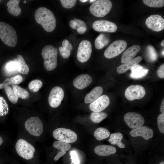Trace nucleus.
Returning a JSON list of instances; mask_svg holds the SVG:
<instances>
[{"label":"nucleus","instance_id":"f257e3e1","mask_svg":"<svg viewBox=\"0 0 164 164\" xmlns=\"http://www.w3.org/2000/svg\"><path fill=\"white\" fill-rule=\"evenodd\" d=\"M34 17L36 22L46 32H50L55 29L56 21L53 12L49 9L41 7L36 11Z\"/></svg>","mask_w":164,"mask_h":164},{"label":"nucleus","instance_id":"f03ea898","mask_svg":"<svg viewBox=\"0 0 164 164\" xmlns=\"http://www.w3.org/2000/svg\"><path fill=\"white\" fill-rule=\"evenodd\" d=\"M57 48L51 45H46L43 49L41 55L44 59L45 69L51 71L55 69L57 64Z\"/></svg>","mask_w":164,"mask_h":164},{"label":"nucleus","instance_id":"7ed1b4c3","mask_svg":"<svg viewBox=\"0 0 164 164\" xmlns=\"http://www.w3.org/2000/svg\"><path fill=\"white\" fill-rule=\"evenodd\" d=\"M0 38L7 46L14 47L17 38L15 30L11 26L4 22H0Z\"/></svg>","mask_w":164,"mask_h":164},{"label":"nucleus","instance_id":"20e7f679","mask_svg":"<svg viewBox=\"0 0 164 164\" xmlns=\"http://www.w3.org/2000/svg\"><path fill=\"white\" fill-rule=\"evenodd\" d=\"M112 7L111 1L109 0H96L90 6L91 13L97 17H102L108 14Z\"/></svg>","mask_w":164,"mask_h":164},{"label":"nucleus","instance_id":"39448f33","mask_svg":"<svg viewBox=\"0 0 164 164\" xmlns=\"http://www.w3.org/2000/svg\"><path fill=\"white\" fill-rule=\"evenodd\" d=\"M15 149L18 154L21 157L26 160H30L33 159L35 152L34 146L26 140L20 139L17 142Z\"/></svg>","mask_w":164,"mask_h":164},{"label":"nucleus","instance_id":"423d86ee","mask_svg":"<svg viewBox=\"0 0 164 164\" xmlns=\"http://www.w3.org/2000/svg\"><path fill=\"white\" fill-rule=\"evenodd\" d=\"M25 126L28 132L35 136H40L43 131V124L38 117L28 118L25 122Z\"/></svg>","mask_w":164,"mask_h":164},{"label":"nucleus","instance_id":"0eeeda50","mask_svg":"<svg viewBox=\"0 0 164 164\" xmlns=\"http://www.w3.org/2000/svg\"><path fill=\"white\" fill-rule=\"evenodd\" d=\"M53 136L56 139L68 143L75 142L77 139L75 132L70 129L64 128L56 129L53 132Z\"/></svg>","mask_w":164,"mask_h":164},{"label":"nucleus","instance_id":"6e6552de","mask_svg":"<svg viewBox=\"0 0 164 164\" xmlns=\"http://www.w3.org/2000/svg\"><path fill=\"white\" fill-rule=\"evenodd\" d=\"M127 46L126 42L123 40H116L112 43L104 53V56L108 59L114 58L122 53Z\"/></svg>","mask_w":164,"mask_h":164},{"label":"nucleus","instance_id":"1a4fd4ad","mask_svg":"<svg viewBox=\"0 0 164 164\" xmlns=\"http://www.w3.org/2000/svg\"><path fill=\"white\" fill-rule=\"evenodd\" d=\"M92 52L91 43L88 40H84L80 43L77 52L78 60L81 63L87 61L90 58Z\"/></svg>","mask_w":164,"mask_h":164},{"label":"nucleus","instance_id":"9d476101","mask_svg":"<svg viewBox=\"0 0 164 164\" xmlns=\"http://www.w3.org/2000/svg\"><path fill=\"white\" fill-rule=\"evenodd\" d=\"M145 94V88L138 84L133 85L129 86L126 88L125 92V97L130 101L141 99L144 97Z\"/></svg>","mask_w":164,"mask_h":164},{"label":"nucleus","instance_id":"9b49d317","mask_svg":"<svg viewBox=\"0 0 164 164\" xmlns=\"http://www.w3.org/2000/svg\"><path fill=\"white\" fill-rule=\"evenodd\" d=\"M124 121L130 128L135 129L142 126L145 123L143 116L139 113L134 112H128L124 116Z\"/></svg>","mask_w":164,"mask_h":164},{"label":"nucleus","instance_id":"f8f14e48","mask_svg":"<svg viewBox=\"0 0 164 164\" xmlns=\"http://www.w3.org/2000/svg\"><path fill=\"white\" fill-rule=\"evenodd\" d=\"M64 95L63 90L60 87L56 86L51 91L48 97V102L52 107L56 108L61 104Z\"/></svg>","mask_w":164,"mask_h":164},{"label":"nucleus","instance_id":"ddd939ff","mask_svg":"<svg viewBox=\"0 0 164 164\" xmlns=\"http://www.w3.org/2000/svg\"><path fill=\"white\" fill-rule=\"evenodd\" d=\"M145 24L149 29L156 32H159L164 29V19L159 15L149 16L146 19Z\"/></svg>","mask_w":164,"mask_h":164},{"label":"nucleus","instance_id":"4468645a","mask_svg":"<svg viewBox=\"0 0 164 164\" xmlns=\"http://www.w3.org/2000/svg\"><path fill=\"white\" fill-rule=\"evenodd\" d=\"M93 29L99 32H114L117 29V26L114 23L104 20H97L92 24Z\"/></svg>","mask_w":164,"mask_h":164},{"label":"nucleus","instance_id":"2eb2a0df","mask_svg":"<svg viewBox=\"0 0 164 164\" xmlns=\"http://www.w3.org/2000/svg\"><path fill=\"white\" fill-rule=\"evenodd\" d=\"M110 99L107 95L100 96L96 100L91 103L89 106L90 109L94 112H100L104 110L109 105Z\"/></svg>","mask_w":164,"mask_h":164},{"label":"nucleus","instance_id":"dca6fc26","mask_svg":"<svg viewBox=\"0 0 164 164\" xmlns=\"http://www.w3.org/2000/svg\"><path fill=\"white\" fill-rule=\"evenodd\" d=\"M133 137L140 136L145 140L152 138L154 135L153 130L146 126H142L131 130L129 133Z\"/></svg>","mask_w":164,"mask_h":164},{"label":"nucleus","instance_id":"f3484780","mask_svg":"<svg viewBox=\"0 0 164 164\" xmlns=\"http://www.w3.org/2000/svg\"><path fill=\"white\" fill-rule=\"evenodd\" d=\"M91 77L87 74H81L78 76L73 81V84L76 88L81 90L88 86L92 82Z\"/></svg>","mask_w":164,"mask_h":164},{"label":"nucleus","instance_id":"a211bd4d","mask_svg":"<svg viewBox=\"0 0 164 164\" xmlns=\"http://www.w3.org/2000/svg\"><path fill=\"white\" fill-rule=\"evenodd\" d=\"M141 47L138 45H134L128 48L123 53L121 61L124 63L133 59L141 50Z\"/></svg>","mask_w":164,"mask_h":164},{"label":"nucleus","instance_id":"6ab92c4d","mask_svg":"<svg viewBox=\"0 0 164 164\" xmlns=\"http://www.w3.org/2000/svg\"><path fill=\"white\" fill-rule=\"evenodd\" d=\"M116 151V149L114 147L107 145H97L94 150L95 153L101 156H106L114 154Z\"/></svg>","mask_w":164,"mask_h":164},{"label":"nucleus","instance_id":"aec40b11","mask_svg":"<svg viewBox=\"0 0 164 164\" xmlns=\"http://www.w3.org/2000/svg\"><path fill=\"white\" fill-rule=\"evenodd\" d=\"M130 77L134 79H138L145 76L149 70L144 68L139 64H137L131 69Z\"/></svg>","mask_w":164,"mask_h":164},{"label":"nucleus","instance_id":"412c9836","mask_svg":"<svg viewBox=\"0 0 164 164\" xmlns=\"http://www.w3.org/2000/svg\"><path fill=\"white\" fill-rule=\"evenodd\" d=\"M142 57L139 56L131 60L120 65L117 68V71L119 73H122L138 64L142 60Z\"/></svg>","mask_w":164,"mask_h":164},{"label":"nucleus","instance_id":"4be33fe9","mask_svg":"<svg viewBox=\"0 0 164 164\" xmlns=\"http://www.w3.org/2000/svg\"><path fill=\"white\" fill-rule=\"evenodd\" d=\"M103 91L102 87L101 86L95 87L86 95L84 98V102L88 104L93 102L101 96Z\"/></svg>","mask_w":164,"mask_h":164},{"label":"nucleus","instance_id":"5701e85b","mask_svg":"<svg viewBox=\"0 0 164 164\" xmlns=\"http://www.w3.org/2000/svg\"><path fill=\"white\" fill-rule=\"evenodd\" d=\"M20 1L19 0H10L7 3L8 11L13 16H18L21 13V9L19 5Z\"/></svg>","mask_w":164,"mask_h":164},{"label":"nucleus","instance_id":"b1692460","mask_svg":"<svg viewBox=\"0 0 164 164\" xmlns=\"http://www.w3.org/2000/svg\"><path fill=\"white\" fill-rule=\"evenodd\" d=\"M14 61L17 63V70L19 73L25 74H27L28 73L29 71V67L22 55H17V58H15Z\"/></svg>","mask_w":164,"mask_h":164},{"label":"nucleus","instance_id":"393cba45","mask_svg":"<svg viewBox=\"0 0 164 164\" xmlns=\"http://www.w3.org/2000/svg\"><path fill=\"white\" fill-rule=\"evenodd\" d=\"M23 78L21 76L18 75L9 79L6 78L2 83L0 84V89L5 88L11 85H17L21 83Z\"/></svg>","mask_w":164,"mask_h":164},{"label":"nucleus","instance_id":"a878e982","mask_svg":"<svg viewBox=\"0 0 164 164\" xmlns=\"http://www.w3.org/2000/svg\"><path fill=\"white\" fill-rule=\"evenodd\" d=\"M123 138L122 134L120 132L112 133L110 136L108 142L112 145H116L120 148H124L125 145L121 142Z\"/></svg>","mask_w":164,"mask_h":164},{"label":"nucleus","instance_id":"bb28decb","mask_svg":"<svg viewBox=\"0 0 164 164\" xmlns=\"http://www.w3.org/2000/svg\"><path fill=\"white\" fill-rule=\"evenodd\" d=\"M110 135L109 131L107 128L99 127L97 128L94 132V136L99 141H101L108 138Z\"/></svg>","mask_w":164,"mask_h":164},{"label":"nucleus","instance_id":"cd10ccee","mask_svg":"<svg viewBox=\"0 0 164 164\" xmlns=\"http://www.w3.org/2000/svg\"><path fill=\"white\" fill-rule=\"evenodd\" d=\"M109 43V39L104 34H101L95 40V46L97 49H101L107 45Z\"/></svg>","mask_w":164,"mask_h":164},{"label":"nucleus","instance_id":"c85d7f7f","mask_svg":"<svg viewBox=\"0 0 164 164\" xmlns=\"http://www.w3.org/2000/svg\"><path fill=\"white\" fill-rule=\"evenodd\" d=\"M12 86L13 91L18 97L24 99L29 97V93L26 90L17 85H12Z\"/></svg>","mask_w":164,"mask_h":164},{"label":"nucleus","instance_id":"c756f323","mask_svg":"<svg viewBox=\"0 0 164 164\" xmlns=\"http://www.w3.org/2000/svg\"><path fill=\"white\" fill-rule=\"evenodd\" d=\"M107 116V114L104 112H93L91 114L90 117L93 122L98 123L106 118Z\"/></svg>","mask_w":164,"mask_h":164},{"label":"nucleus","instance_id":"7c9ffc66","mask_svg":"<svg viewBox=\"0 0 164 164\" xmlns=\"http://www.w3.org/2000/svg\"><path fill=\"white\" fill-rule=\"evenodd\" d=\"M6 95L10 101L13 104H16L18 100V97L10 86H7L5 88Z\"/></svg>","mask_w":164,"mask_h":164},{"label":"nucleus","instance_id":"2f4dec72","mask_svg":"<svg viewBox=\"0 0 164 164\" xmlns=\"http://www.w3.org/2000/svg\"><path fill=\"white\" fill-rule=\"evenodd\" d=\"M146 51L148 57L150 61L154 62L157 60L158 55L153 46L151 45L147 46Z\"/></svg>","mask_w":164,"mask_h":164},{"label":"nucleus","instance_id":"473e14b6","mask_svg":"<svg viewBox=\"0 0 164 164\" xmlns=\"http://www.w3.org/2000/svg\"><path fill=\"white\" fill-rule=\"evenodd\" d=\"M43 86V83L39 80L36 79L30 81L28 84L29 90L33 92H37Z\"/></svg>","mask_w":164,"mask_h":164},{"label":"nucleus","instance_id":"72a5a7b5","mask_svg":"<svg viewBox=\"0 0 164 164\" xmlns=\"http://www.w3.org/2000/svg\"><path fill=\"white\" fill-rule=\"evenodd\" d=\"M142 1L145 5L151 7L160 8L164 5L163 0H143Z\"/></svg>","mask_w":164,"mask_h":164},{"label":"nucleus","instance_id":"f704fd0d","mask_svg":"<svg viewBox=\"0 0 164 164\" xmlns=\"http://www.w3.org/2000/svg\"><path fill=\"white\" fill-rule=\"evenodd\" d=\"M53 145L59 151H68L70 150L71 147V145L69 143L59 140L55 142Z\"/></svg>","mask_w":164,"mask_h":164},{"label":"nucleus","instance_id":"c9c22d12","mask_svg":"<svg viewBox=\"0 0 164 164\" xmlns=\"http://www.w3.org/2000/svg\"><path fill=\"white\" fill-rule=\"evenodd\" d=\"M9 110L8 105L2 97H0V115L2 116L7 114Z\"/></svg>","mask_w":164,"mask_h":164},{"label":"nucleus","instance_id":"e433bc0d","mask_svg":"<svg viewBox=\"0 0 164 164\" xmlns=\"http://www.w3.org/2000/svg\"><path fill=\"white\" fill-rule=\"evenodd\" d=\"M157 125L159 132L162 134L164 133V113L159 115L157 118Z\"/></svg>","mask_w":164,"mask_h":164},{"label":"nucleus","instance_id":"4c0bfd02","mask_svg":"<svg viewBox=\"0 0 164 164\" xmlns=\"http://www.w3.org/2000/svg\"><path fill=\"white\" fill-rule=\"evenodd\" d=\"M62 6L66 9H70L72 8L75 5L76 0H60Z\"/></svg>","mask_w":164,"mask_h":164},{"label":"nucleus","instance_id":"58836bf2","mask_svg":"<svg viewBox=\"0 0 164 164\" xmlns=\"http://www.w3.org/2000/svg\"><path fill=\"white\" fill-rule=\"evenodd\" d=\"M59 50L61 56L63 58L66 59L69 57L71 51L67 47L64 48L62 46H60L59 48Z\"/></svg>","mask_w":164,"mask_h":164},{"label":"nucleus","instance_id":"ea45409f","mask_svg":"<svg viewBox=\"0 0 164 164\" xmlns=\"http://www.w3.org/2000/svg\"><path fill=\"white\" fill-rule=\"evenodd\" d=\"M70 154L71 155L70 159H71V164H80V160L76 152L75 151H72Z\"/></svg>","mask_w":164,"mask_h":164},{"label":"nucleus","instance_id":"a19ab883","mask_svg":"<svg viewBox=\"0 0 164 164\" xmlns=\"http://www.w3.org/2000/svg\"><path fill=\"white\" fill-rule=\"evenodd\" d=\"M6 68L8 71H14L18 69V63L15 61L9 63L6 66Z\"/></svg>","mask_w":164,"mask_h":164},{"label":"nucleus","instance_id":"79ce46f5","mask_svg":"<svg viewBox=\"0 0 164 164\" xmlns=\"http://www.w3.org/2000/svg\"><path fill=\"white\" fill-rule=\"evenodd\" d=\"M157 74L158 76L160 78L163 79L164 78V64H162L159 68L157 71Z\"/></svg>","mask_w":164,"mask_h":164},{"label":"nucleus","instance_id":"37998d69","mask_svg":"<svg viewBox=\"0 0 164 164\" xmlns=\"http://www.w3.org/2000/svg\"><path fill=\"white\" fill-rule=\"evenodd\" d=\"M73 20L76 23L77 28L80 27L87 28L86 24L83 21L76 18H74Z\"/></svg>","mask_w":164,"mask_h":164},{"label":"nucleus","instance_id":"c03bdc74","mask_svg":"<svg viewBox=\"0 0 164 164\" xmlns=\"http://www.w3.org/2000/svg\"><path fill=\"white\" fill-rule=\"evenodd\" d=\"M66 153V151L64 150L59 151L56 155L54 157V159L55 161L58 160L60 158L63 156Z\"/></svg>","mask_w":164,"mask_h":164},{"label":"nucleus","instance_id":"a18cd8bd","mask_svg":"<svg viewBox=\"0 0 164 164\" xmlns=\"http://www.w3.org/2000/svg\"><path fill=\"white\" fill-rule=\"evenodd\" d=\"M69 24L72 29H77V23L73 20H71Z\"/></svg>","mask_w":164,"mask_h":164},{"label":"nucleus","instance_id":"49530a36","mask_svg":"<svg viewBox=\"0 0 164 164\" xmlns=\"http://www.w3.org/2000/svg\"><path fill=\"white\" fill-rule=\"evenodd\" d=\"M87 29V28L84 27H80L77 29V32L79 33L82 34L85 32Z\"/></svg>","mask_w":164,"mask_h":164},{"label":"nucleus","instance_id":"de8ad7c7","mask_svg":"<svg viewBox=\"0 0 164 164\" xmlns=\"http://www.w3.org/2000/svg\"><path fill=\"white\" fill-rule=\"evenodd\" d=\"M160 110L162 113H164V99H162L160 106Z\"/></svg>","mask_w":164,"mask_h":164},{"label":"nucleus","instance_id":"09e8293b","mask_svg":"<svg viewBox=\"0 0 164 164\" xmlns=\"http://www.w3.org/2000/svg\"><path fill=\"white\" fill-rule=\"evenodd\" d=\"M68 41L67 39L64 40L62 43V47L64 48H67L69 44Z\"/></svg>","mask_w":164,"mask_h":164},{"label":"nucleus","instance_id":"8fccbe9b","mask_svg":"<svg viewBox=\"0 0 164 164\" xmlns=\"http://www.w3.org/2000/svg\"><path fill=\"white\" fill-rule=\"evenodd\" d=\"M3 140L2 137L0 136V145H1L3 143Z\"/></svg>","mask_w":164,"mask_h":164},{"label":"nucleus","instance_id":"3c124183","mask_svg":"<svg viewBox=\"0 0 164 164\" xmlns=\"http://www.w3.org/2000/svg\"><path fill=\"white\" fill-rule=\"evenodd\" d=\"M160 45L162 46L163 47H164V39L161 42Z\"/></svg>","mask_w":164,"mask_h":164},{"label":"nucleus","instance_id":"603ef678","mask_svg":"<svg viewBox=\"0 0 164 164\" xmlns=\"http://www.w3.org/2000/svg\"><path fill=\"white\" fill-rule=\"evenodd\" d=\"M96 0H90L89 2L91 3H94L96 1Z\"/></svg>","mask_w":164,"mask_h":164},{"label":"nucleus","instance_id":"864d4df0","mask_svg":"<svg viewBox=\"0 0 164 164\" xmlns=\"http://www.w3.org/2000/svg\"><path fill=\"white\" fill-rule=\"evenodd\" d=\"M80 1L82 2H85L87 1V0H80Z\"/></svg>","mask_w":164,"mask_h":164},{"label":"nucleus","instance_id":"5fc2aeb1","mask_svg":"<svg viewBox=\"0 0 164 164\" xmlns=\"http://www.w3.org/2000/svg\"><path fill=\"white\" fill-rule=\"evenodd\" d=\"M159 164H164V161H162L160 162Z\"/></svg>","mask_w":164,"mask_h":164},{"label":"nucleus","instance_id":"6e6d98bb","mask_svg":"<svg viewBox=\"0 0 164 164\" xmlns=\"http://www.w3.org/2000/svg\"><path fill=\"white\" fill-rule=\"evenodd\" d=\"M23 2L24 3H26V0H24L23 1Z\"/></svg>","mask_w":164,"mask_h":164},{"label":"nucleus","instance_id":"4d7b16f0","mask_svg":"<svg viewBox=\"0 0 164 164\" xmlns=\"http://www.w3.org/2000/svg\"></svg>","mask_w":164,"mask_h":164}]
</instances>
